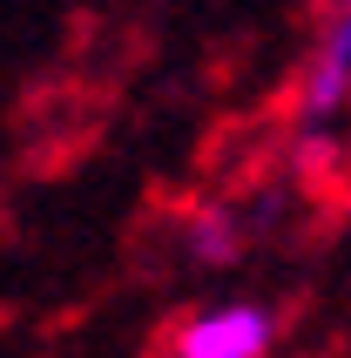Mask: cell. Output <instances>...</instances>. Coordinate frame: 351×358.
<instances>
[{"mask_svg":"<svg viewBox=\"0 0 351 358\" xmlns=\"http://www.w3.org/2000/svg\"><path fill=\"white\" fill-rule=\"evenodd\" d=\"M271 345V318L257 304H230V311H210L203 324H189L176 338V358H257Z\"/></svg>","mask_w":351,"mask_h":358,"instance_id":"cell-1","label":"cell"}]
</instances>
